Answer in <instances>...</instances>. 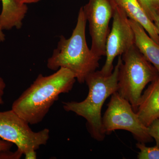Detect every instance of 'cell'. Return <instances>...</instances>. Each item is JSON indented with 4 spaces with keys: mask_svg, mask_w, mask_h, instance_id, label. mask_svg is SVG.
Listing matches in <instances>:
<instances>
[{
    "mask_svg": "<svg viewBox=\"0 0 159 159\" xmlns=\"http://www.w3.org/2000/svg\"><path fill=\"white\" fill-rule=\"evenodd\" d=\"M76 80L74 74L63 68L49 76L40 74L13 102L11 109L29 124H38L44 119L60 95L72 90Z\"/></svg>",
    "mask_w": 159,
    "mask_h": 159,
    "instance_id": "1",
    "label": "cell"
},
{
    "mask_svg": "<svg viewBox=\"0 0 159 159\" xmlns=\"http://www.w3.org/2000/svg\"><path fill=\"white\" fill-rule=\"evenodd\" d=\"M87 21L83 7L80 9L77 23L68 39L60 37L57 48L47 62V67L57 71L63 68L70 70L80 84L84 83L86 78L99 66L100 57L89 48L86 39Z\"/></svg>",
    "mask_w": 159,
    "mask_h": 159,
    "instance_id": "2",
    "label": "cell"
},
{
    "mask_svg": "<svg viewBox=\"0 0 159 159\" xmlns=\"http://www.w3.org/2000/svg\"><path fill=\"white\" fill-rule=\"evenodd\" d=\"M122 62L120 55L110 75H106L100 70L94 71L88 75L85 82L89 88V93L85 99L80 102H63L66 111L73 112L86 119L91 137L98 141H103L106 136L102 129L101 110L106 100L118 92L119 68Z\"/></svg>",
    "mask_w": 159,
    "mask_h": 159,
    "instance_id": "3",
    "label": "cell"
},
{
    "mask_svg": "<svg viewBox=\"0 0 159 159\" xmlns=\"http://www.w3.org/2000/svg\"><path fill=\"white\" fill-rule=\"evenodd\" d=\"M121 56L118 92L136 112L143 90L148 83L156 80L159 74L135 45Z\"/></svg>",
    "mask_w": 159,
    "mask_h": 159,
    "instance_id": "4",
    "label": "cell"
},
{
    "mask_svg": "<svg viewBox=\"0 0 159 159\" xmlns=\"http://www.w3.org/2000/svg\"><path fill=\"white\" fill-rule=\"evenodd\" d=\"M102 122L106 135L122 129L130 132L138 142L145 144L153 139L148 133V127L142 123L130 103L118 92L111 96Z\"/></svg>",
    "mask_w": 159,
    "mask_h": 159,
    "instance_id": "5",
    "label": "cell"
},
{
    "mask_svg": "<svg viewBox=\"0 0 159 159\" xmlns=\"http://www.w3.org/2000/svg\"><path fill=\"white\" fill-rule=\"evenodd\" d=\"M29 125L12 109L0 111V138L15 144L23 155L39 149L50 138L48 129L35 132Z\"/></svg>",
    "mask_w": 159,
    "mask_h": 159,
    "instance_id": "6",
    "label": "cell"
},
{
    "mask_svg": "<svg viewBox=\"0 0 159 159\" xmlns=\"http://www.w3.org/2000/svg\"><path fill=\"white\" fill-rule=\"evenodd\" d=\"M115 6L113 0H89L83 7L89 26L91 51L100 58L105 56L106 44L110 31L109 25Z\"/></svg>",
    "mask_w": 159,
    "mask_h": 159,
    "instance_id": "7",
    "label": "cell"
},
{
    "mask_svg": "<svg viewBox=\"0 0 159 159\" xmlns=\"http://www.w3.org/2000/svg\"><path fill=\"white\" fill-rule=\"evenodd\" d=\"M112 18L111 29L106 44V59L100 70L106 75L112 73L114 68L113 62L116 57L122 55L135 45L134 34L129 18L116 4Z\"/></svg>",
    "mask_w": 159,
    "mask_h": 159,
    "instance_id": "8",
    "label": "cell"
},
{
    "mask_svg": "<svg viewBox=\"0 0 159 159\" xmlns=\"http://www.w3.org/2000/svg\"><path fill=\"white\" fill-rule=\"evenodd\" d=\"M136 112L147 127L159 118V77L142 94Z\"/></svg>",
    "mask_w": 159,
    "mask_h": 159,
    "instance_id": "9",
    "label": "cell"
},
{
    "mask_svg": "<svg viewBox=\"0 0 159 159\" xmlns=\"http://www.w3.org/2000/svg\"><path fill=\"white\" fill-rule=\"evenodd\" d=\"M129 19L139 23L149 36L159 45V35L153 22L148 17L138 0H113Z\"/></svg>",
    "mask_w": 159,
    "mask_h": 159,
    "instance_id": "10",
    "label": "cell"
},
{
    "mask_svg": "<svg viewBox=\"0 0 159 159\" xmlns=\"http://www.w3.org/2000/svg\"><path fill=\"white\" fill-rule=\"evenodd\" d=\"M129 19L134 34L135 45L156 68L159 74V45L154 41L139 23Z\"/></svg>",
    "mask_w": 159,
    "mask_h": 159,
    "instance_id": "11",
    "label": "cell"
},
{
    "mask_svg": "<svg viewBox=\"0 0 159 159\" xmlns=\"http://www.w3.org/2000/svg\"><path fill=\"white\" fill-rule=\"evenodd\" d=\"M2 10L0 14V27L2 30L13 28L20 29L23 20L28 12L27 4L19 2L16 0H0Z\"/></svg>",
    "mask_w": 159,
    "mask_h": 159,
    "instance_id": "12",
    "label": "cell"
},
{
    "mask_svg": "<svg viewBox=\"0 0 159 159\" xmlns=\"http://www.w3.org/2000/svg\"><path fill=\"white\" fill-rule=\"evenodd\" d=\"M136 147L140 150L138 159H159V148L157 146L148 147L144 143L138 142Z\"/></svg>",
    "mask_w": 159,
    "mask_h": 159,
    "instance_id": "13",
    "label": "cell"
},
{
    "mask_svg": "<svg viewBox=\"0 0 159 159\" xmlns=\"http://www.w3.org/2000/svg\"><path fill=\"white\" fill-rule=\"evenodd\" d=\"M145 12L153 22L159 10V0H138Z\"/></svg>",
    "mask_w": 159,
    "mask_h": 159,
    "instance_id": "14",
    "label": "cell"
},
{
    "mask_svg": "<svg viewBox=\"0 0 159 159\" xmlns=\"http://www.w3.org/2000/svg\"><path fill=\"white\" fill-rule=\"evenodd\" d=\"M148 128L150 136L155 140L156 146L159 148V118L153 121Z\"/></svg>",
    "mask_w": 159,
    "mask_h": 159,
    "instance_id": "15",
    "label": "cell"
},
{
    "mask_svg": "<svg viewBox=\"0 0 159 159\" xmlns=\"http://www.w3.org/2000/svg\"><path fill=\"white\" fill-rule=\"evenodd\" d=\"M23 155L22 152L18 149L14 152L10 150L4 151L0 152V159H19Z\"/></svg>",
    "mask_w": 159,
    "mask_h": 159,
    "instance_id": "16",
    "label": "cell"
},
{
    "mask_svg": "<svg viewBox=\"0 0 159 159\" xmlns=\"http://www.w3.org/2000/svg\"><path fill=\"white\" fill-rule=\"evenodd\" d=\"M6 86V83L4 80L0 77V105L4 104L3 96L5 93V90Z\"/></svg>",
    "mask_w": 159,
    "mask_h": 159,
    "instance_id": "17",
    "label": "cell"
},
{
    "mask_svg": "<svg viewBox=\"0 0 159 159\" xmlns=\"http://www.w3.org/2000/svg\"><path fill=\"white\" fill-rule=\"evenodd\" d=\"M13 145L11 142L0 139V152L10 150Z\"/></svg>",
    "mask_w": 159,
    "mask_h": 159,
    "instance_id": "18",
    "label": "cell"
},
{
    "mask_svg": "<svg viewBox=\"0 0 159 159\" xmlns=\"http://www.w3.org/2000/svg\"><path fill=\"white\" fill-rule=\"evenodd\" d=\"M25 159H36L37 158V153L36 151H33L25 155Z\"/></svg>",
    "mask_w": 159,
    "mask_h": 159,
    "instance_id": "19",
    "label": "cell"
},
{
    "mask_svg": "<svg viewBox=\"0 0 159 159\" xmlns=\"http://www.w3.org/2000/svg\"><path fill=\"white\" fill-rule=\"evenodd\" d=\"M155 26L156 28L157 31L159 35V10L157 11V14L156 15L155 17L154 18L153 21Z\"/></svg>",
    "mask_w": 159,
    "mask_h": 159,
    "instance_id": "20",
    "label": "cell"
},
{
    "mask_svg": "<svg viewBox=\"0 0 159 159\" xmlns=\"http://www.w3.org/2000/svg\"><path fill=\"white\" fill-rule=\"evenodd\" d=\"M19 2L23 3V4H32V3H37L41 0H16Z\"/></svg>",
    "mask_w": 159,
    "mask_h": 159,
    "instance_id": "21",
    "label": "cell"
}]
</instances>
